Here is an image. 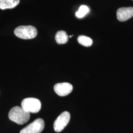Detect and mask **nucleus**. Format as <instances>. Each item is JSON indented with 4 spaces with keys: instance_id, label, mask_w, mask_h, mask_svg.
<instances>
[{
    "instance_id": "nucleus-1",
    "label": "nucleus",
    "mask_w": 133,
    "mask_h": 133,
    "mask_svg": "<svg viewBox=\"0 0 133 133\" xmlns=\"http://www.w3.org/2000/svg\"><path fill=\"white\" fill-rule=\"evenodd\" d=\"M30 117V112L25 111L21 107L19 106L12 108L9 113V119L19 125H22L27 122Z\"/></svg>"
},
{
    "instance_id": "nucleus-2",
    "label": "nucleus",
    "mask_w": 133,
    "mask_h": 133,
    "mask_svg": "<svg viewBox=\"0 0 133 133\" xmlns=\"http://www.w3.org/2000/svg\"><path fill=\"white\" fill-rule=\"evenodd\" d=\"M14 33L19 38L30 39L35 38L38 32L37 29L33 26H20L15 29Z\"/></svg>"
},
{
    "instance_id": "nucleus-3",
    "label": "nucleus",
    "mask_w": 133,
    "mask_h": 133,
    "mask_svg": "<svg viewBox=\"0 0 133 133\" xmlns=\"http://www.w3.org/2000/svg\"><path fill=\"white\" fill-rule=\"evenodd\" d=\"M21 107L30 113H37L41 109V103L38 99L27 98L22 101Z\"/></svg>"
},
{
    "instance_id": "nucleus-4",
    "label": "nucleus",
    "mask_w": 133,
    "mask_h": 133,
    "mask_svg": "<svg viewBox=\"0 0 133 133\" xmlns=\"http://www.w3.org/2000/svg\"><path fill=\"white\" fill-rule=\"evenodd\" d=\"M44 121L42 118H38L22 129L20 133H41L44 128Z\"/></svg>"
},
{
    "instance_id": "nucleus-5",
    "label": "nucleus",
    "mask_w": 133,
    "mask_h": 133,
    "mask_svg": "<svg viewBox=\"0 0 133 133\" xmlns=\"http://www.w3.org/2000/svg\"><path fill=\"white\" fill-rule=\"evenodd\" d=\"M71 118L70 114L66 111H64L60 114L54 121L53 128L56 132H60L65 128L69 123Z\"/></svg>"
},
{
    "instance_id": "nucleus-6",
    "label": "nucleus",
    "mask_w": 133,
    "mask_h": 133,
    "mask_svg": "<svg viewBox=\"0 0 133 133\" xmlns=\"http://www.w3.org/2000/svg\"><path fill=\"white\" fill-rule=\"evenodd\" d=\"M73 86L68 82L58 83L54 86V90L60 96H66L71 92Z\"/></svg>"
},
{
    "instance_id": "nucleus-7",
    "label": "nucleus",
    "mask_w": 133,
    "mask_h": 133,
    "mask_svg": "<svg viewBox=\"0 0 133 133\" xmlns=\"http://www.w3.org/2000/svg\"><path fill=\"white\" fill-rule=\"evenodd\" d=\"M117 18L121 22L128 20L133 16V7H123L118 9L116 12Z\"/></svg>"
},
{
    "instance_id": "nucleus-8",
    "label": "nucleus",
    "mask_w": 133,
    "mask_h": 133,
    "mask_svg": "<svg viewBox=\"0 0 133 133\" xmlns=\"http://www.w3.org/2000/svg\"><path fill=\"white\" fill-rule=\"evenodd\" d=\"M19 3L20 0H0V9L5 10L14 9Z\"/></svg>"
},
{
    "instance_id": "nucleus-9",
    "label": "nucleus",
    "mask_w": 133,
    "mask_h": 133,
    "mask_svg": "<svg viewBox=\"0 0 133 133\" xmlns=\"http://www.w3.org/2000/svg\"><path fill=\"white\" fill-rule=\"evenodd\" d=\"M55 38L57 43L62 44H65L68 42L69 37L65 31H59L56 34Z\"/></svg>"
},
{
    "instance_id": "nucleus-10",
    "label": "nucleus",
    "mask_w": 133,
    "mask_h": 133,
    "mask_svg": "<svg viewBox=\"0 0 133 133\" xmlns=\"http://www.w3.org/2000/svg\"><path fill=\"white\" fill-rule=\"evenodd\" d=\"M77 41L81 45L86 47L90 46L93 43V41L90 38L83 35L78 36L77 38Z\"/></svg>"
},
{
    "instance_id": "nucleus-11",
    "label": "nucleus",
    "mask_w": 133,
    "mask_h": 133,
    "mask_svg": "<svg viewBox=\"0 0 133 133\" xmlns=\"http://www.w3.org/2000/svg\"><path fill=\"white\" fill-rule=\"evenodd\" d=\"M89 11V8L87 6L82 5L79 8L78 10L76 12V15L77 17L81 18L83 17L86 14H87Z\"/></svg>"
},
{
    "instance_id": "nucleus-12",
    "label": "nucleus",
    "mask_w": 133,
    "mask_h": 133,
    "mask_svg": "<svg viewBox=\"0 0 133 133\" xmlns=\"http://www.w3.org/2000/svg\"><path fill=\"white\" fill-rule=\"evenodd\" d=\"M132 1H133V0H132Z\"/></svg>"
}]
</instances>
